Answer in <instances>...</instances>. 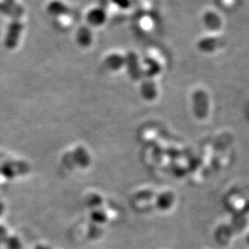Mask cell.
Here are the masks:
<instances>
[{
    "instance_id": "cell-5",
    "label": "cell",
    "mask_w": 249,
    "mask_h": 249,
    "mask_svg": "<svg viewBox=\"0 0 249 249\" xmlns=\"http://www.w3.org/2000/svg\"><path fill=\"white\" fill-rule=\"evenodd\" d=\"M107 63L110 68H112V70L118 69L123 64L121 57L118 55H110L107 59Z\"/></svg>"
},
{
    "instance_id": "cell-4",
    "label": "cell",
    "mask_w": 249,
    "mask_h": 249,
    "mask_svg": "<svg viewBox=\"0 0 249 249\" xmlns=\"http://www.w3.org/2000/svg\"><path fill=\"white\" fill-rule=\"evenodd\" d=\"M77 42L79 45L87 47L92 42V34L88 27H81L77 33Z\"/></svg>"
},
{
    "instance_id": "cell-1",
    "label": "cell",
    "mask_w": 249,
    "mask_h": 249,
    "mask_svg": "<svg viewBox=\"0 0 249 249\" xmlns=\"http://www.w3.org/2000/svg\"><path fill=\"white\" fill-rule=\"evenodd\" d=\"M22 29L23 25L18 18H13L12 21L9 23L5 38V46L8 49H14L17 46Z\"/></svg>"
},
{
    "instance_id": "cell-3",
    "label": "cell",
    "mask_w": 249,
    "mask_h": 249,
    "mask_svg": "<svg viewBox=\"0 0 249 249\" xmlns=\"http://www.w3.org/2000/svg\"><path fill=\"white\" fill-rule=\"evenodd\" d=\"M47 11L53 16H64L70 12V9L61 1L53 0L47 5Z\"/></svg>"
},
{
    "instance_id": "cell-2",
    "label": "cell",
    "mask_w": 249,
    "mask_h": 249,
    "mask_svg": "<svg viewBox=\"0 0 249 249\" xmlns=\"http://www.w3.org/2000/svg\"><path fill=\"white\" fill-rule=\"evenodd\" d=\"M106 20V12L101 8L90 9L87 14V21L91 26H100Z\"/></svg>"
}]
</instances>
